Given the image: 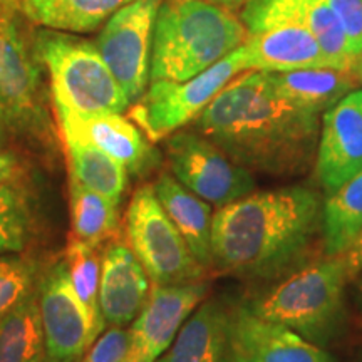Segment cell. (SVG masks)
I'll list each match as a JSON object with an SVG mask.
<instances>
[{"label":"cell","mask_w":362,"mask_h":362,"mask_svg":"<svg viewBox=\"0 0 362 362\" xmlns=\"http://www.w3.org/2000/svg\"><path fill=\"white\" fill-rule=\"evenodd\" d=\"M322 112L285 98L264 71L230 81L193 121L210 139L252 173L296 176L315 163Z\"/></svg>","instance_id":"cell-1"},{"label":"cell","mask_w":362,"mask_h":362,"mask_svg":"<svg viewBox=\"0 0 362 362\" xmlns=\"http://www.w3.org/2000/svg\"><path fill=\"white\" fill-rule=\"evenodd\" d=\"M324 200L314 189L291 185L218 208L211 223L214 267L252 280H279L307 264L322 233Z\"/></svg>","instance_id":"cell-2"},{"label":"cell","mask_w":362,"mask_h":362,"mask_svg":"<svg viewBox=\"0 0 362 362\" xmlns=\"http://www.w3.org/2000/svg\"><path fill=\"white\" fill-rule=\"evenodd\" d=\"M245 40V24L228 8L200 0H165L153 35L149 83L192 79Z\"/></svg>","instance_id":"cell-3"},{"label":"cell","mask_w":362,"mask_h":362,"mask_svg":"<svg viewBox=\"0 0 362 362\" xmlns=\"http://www.w3.org/2000/svg\"><path fill=\"white\" fill-rule=\"evenodd\" d=\"M341 257L307 262L247 304L253 314L285 325L317 346H327L346 319L349 282Z\"/></svg>","instance_id":"cell-4"},{"label":"cell","mask_w":362,"mask_h":362,"mask_svg":"<svg viewBox=\"0 0 362 362\" xmlns=\"http://www.w3.org/2000/svg\"><path fill=\"white\" fill-rule=\"evenodd\" d=\"M35 57L51 74L54 104L83 116L128 110L131 103L94 44L47 29L37 34Z\"/></svg>","instance_id":"cell-5"},{"label":"cell","mask_w":362,"mask_h":362,"mask_svg":"<svg viewBox=\"0 0 362 362\" xmlns=\"http://www.w3.org/2000/svg\"><path fill=\"white\" fill-rule=\"evenodd\" d=\"M240 19L247 27L245 47L250 71L287 72L330 67L305 24L300 0H248Z\"/></svg>","instance_id":"cell-6"},{"label":"cell","mask_w":362,"mask_h":362,"mask_svg":"<svg viewBox=\"0 0 362 362\" xmlns=\"http://www.w3.org/2000/svg\"><path fill=\"white\" fill-rule=\"evenodd\" d=\"M245 71H250V62L243 44L192 79L153 81L134 103L131 117L149 141H161L197 119L216 94Z\"/></svg>","instance_id":"cell-7"},{"label":"cell","mask_w":362,"mask_h":362,"mask_svg":"<svg viewBox=\"0 0 362 362\" xmlns=\"http://www.w3.org/2000/svg\"><path fill=\"white\" fill-rule=\"evenodd\" d=\"M126 238L155 285L200 280L205 267L194 259L173 221L158 200L153 183L141 185L126 211Z\"/></svg>","instance_id":"cell-8"},{"label":"cell","mask_w":362,"mask_h":362,"mask_svg":"<svg viewBox=\"0 0 362 362\" xmlns=\"http://www.w3.org/2000/svg\"><path fill=\"white\" fill-rule=\"evenodd\" d=\"M166 158L171 175L210 205H230L255 189L252 171L194 129L168 136Z\"/></svg>","instance_id":"cell-9"},{"label":"cell","mask_w":362,"mask_h":362,"mask_svg":"<svg viewBox=\"0 0 362 362\" xmlns=\"http://www.w3.org/2000/svg\"><path fill=\"white\" fill-rule=\"evenodd\" d=\"M163 0H133L116 11L99 34L96 47L129 103L148 89L153 35Z\"/></svg>","instance_id":"cell-10"},{"label":"cell","mask_w":362,"mask_h":362,"mask_svg":"<svg viewBox=\"0 0 362 362\" xmlns=\"http://www.w3.org/2000/svg\"><path fill=\"white\" fill-rule=\"evenodd\" d=\"M0 123L34 138L49 129L37 64L27 51L19 25L6 11H0Z\"/></svg>","instance_id":"cell-11"},{"label":"cell","mask_w":362,"mask_h":362,"mask_svg":"<svg viewBox=\"0 0 362 362\" xmlns=\"http://www.w3.org/2000/svg\"><path fill=\"white\" fill-rule=\"evenodd\" d=\"M47 362H78L101 334L74 285L66 259L49 267L37 288Z\"/></svg>","instance_id":"cell-12"},{"label":"cell","mask_w":362,"mask_h":362,"mask_svg":"<svg viewBox=\"0 0 362 362\" xmlns=\"http://www.w3.org/2000/svg\"><path fill=\"white\" fill-rule=\"evenodd\" d=\"M208 284L202 280L155 285L129 330L126 362H156L173 344L181 325L205 300Z\"/></svg>","instance_id":"cell-13"},{"label":"cell","mask_w":362,"mask_h":362,"mask_svg":"<svg viewBox=\"0 0 362 362\" xmlns=\"http://www.w3.org/2000/svg\"><path fill=\"white\" fill-rule=\"evenodd\" d=\"M54 107L62 138L93 144L119 161L129 175L144 176L160 166L161 155L148 136L119 112L83 116L59 104Z\"/></svg>","instance_id":"cell-14"},{"label":"cell","mask_w":362,"mask_h":362,"mask_svg":"<svg viewBox=\"0 0 362 362\" xmlns=\"http://www.w3.org/2000/svg\"><path fill=\"white\" fill-rule=\"evenodd\" d=\"M314 166L325 197L362 171V89L322 115Z\"/></svg>","instance_id":"cell-15"},{"label":"cell","mask_w":362,"mask_h":362,"mask_svg":"<svg viewBox=\"0 0 362 362\" xmlns=\"http://www.w3.org/2000/svg\"><path fill=\"white\" fill-rule=\"evenodd\" d=\"M230 352L245 362H334L322 347L262 319L247 304L230 310Z\"/></svg>","instance_id":"cell-16"},{"label":"cell","mask_w":362,"mask_h":362,"mask_svg":"<svg viewBox=\"0 0 362 362\" xmlns=\"http://www.w3.org/2000/svg\"><path fill=\"white\" fill-rule=\"evenodd\" d=\"M151 280L128 243L115 240L103 253L99 307L107 324L126 325L146 304Z\"/></svg>","instance_id":"cell-17"},{"label":"cell","mask_w":362,"mask_h":362,"mask_svg":"<svg viewBox=\"0 0 362 362\" xmlns=\"http://www.w3.org/2000/svg\"><path fill=\"white\" fill-rule=\"evenodd\" d=\"M230 354V310L203 300L156 362H225Z\"/></svg>","instance_id":"cell-18"},{"label":"cell","mask_w":362,"mask_h":362,"mask_svg":"<svg viewBox=\"0 0 362 362\" xmlns=\"http://www.w3.org/2000/svg\"><path fill=\"white\" fill-rule=\"evenodd\" d=\"M155 193L173 221L189 250L205 269L214 267L211 259V205L185 188L173 175L163 171L153 183Z\"/></svg>","instance_id":"cell-19"},{"label":"cell","mask_w":362,"mask_h":362,"mask_svg":"<svg viewBox=\"0 0 362 362\" xmlns=\"http://www.w3.org/2000/svg\"><path fill=\"white\" fill-rule=\"evenodd\" d=\"M269 74L272 83L285 98L319 112H325L336 106L344 96L359 86V81L351 69L320 67Z\"/></svg>","instance_id":"cell-20"},{"label":"cell","mask_w":362,"mask_h":362,"mask_svg":"<svg viewBox=\"0 0 362 362\" xmlns=\"http://www.w3.org/2000/svg\"><path fill=\"white\" fill-rule=\"evenodd\" d=\"M133 0H22V11L35 24L62 33H93Z\"/></svg>","instance_id":"cell-21"},{"label":"cell","mask_w":362,"mask_h":362,"mask_svg":"<svg viewBox=\"0 0 362 362\" xmlns=\"http://www.w3.org/2000/svg\"><path fill=\"white\" fill-rule=\"evenodd\" d=\"M45 341L37 288L0 319V362H44Z\"/></svg>","instance_id":"cell-22"},{"label":"cell","mask_w":362,"mask_h":362,"mask_svg":"<svg viewBox=\"0 0 362 362\" xmlns=\"http://www.w3.org/2000/svg\"><path fill=\"white\" fill-rule=\"evenodd\" d=\"M362 228V171L325 197L322 205V250L325 257L346 252Z\"/></svg>","instance_id":"cell-23"},{"label":"cell","mask_w":362,"mask_h":362,"mask_svg":"<svg viewBox=\"0 0 362 362\" xmlns=\"http://www.w3.org/2000/svg\"><path fill=\"white\" fill-rule=\"evenodd\" d=\"M62 139L69 163V178L119 205L128 187V170L93 144L71 138Z\"/></svg>","instance_id":"cell-24"},{"label":"cell","mask_w":362,"mask_h":362,"mask_svg":"<svg viewBox=\"0 0 362 362\" xmlns=\"http://www.w3.org/2000/svg\"><path fill=\"white\" fill-rule=\"evenodd\" d=\"M72 237L98 248L117 232V203L69 178Z\"/></svg>","instance_id":"cell-25"},{"label":"cell","mask_w":362,"mask_h":362,"mask_svg":"<svg viewBox=\"0 0 362 362\" xmlns=\"http://www.w3.org/2000/svg\"><path fill=\"white\" fill-rule=\"evenodd\" d=\"M304 21L334 69H351L354 52L327 0H300Z\"/></svg>","instance_id":"cell-26"},{"label":"cell","mask_w":362,"mask_h":362,"mask_svg":"<svg viewBox=\"0 0 362 362\" xmlns=\"http://www.w3.org/2000/svg\"><path fill=\"white\" fill-rule=\"evenodd\" d=\"M33 225V203L27 189L16 181L0 185V255L24 250Z\"/></svg>","instance_id":"cell-27"},{"label":"cell","mask_w":362,"mask_h":362,"mask_svg":"<svg viewBox=\"0 0 362 362\" xmlns=\"http://www.w3.org/2000/svg\"><path fill=\"white\" fill-rule=\"evenodd\" d=\"M64 259L76 293L84 304L90 319L94 320V324L103 332L106 320H104L101 307H99L101 259H99L96 248L86 245L81 240L71 237Z\"/></svg>","instance_id":"cell-28"},{"label":"cell","mask_w":362,"mask_h":362,"mask_svg":"<svg viewBox=\"0 0 362 362\" xmlns=\"http://www.w3.org/2000/svg\"><path fill=\"white\" fill-rule=\"evenodd\" d=\"M37 267L22 257L0 259V319L35 288Z\"/></svg>","instance_id":"cell-29"},{"label":"cell","mask_w":362,"mask_h":362,"mask_svg":"<svg viewBox=\"0 0 362 362\" xmlns=\"http://www.w3.org/2000/svg\"><path fill=\"white\" fill-rule=\"evenodd\" d=\"M129 347V330L112 325L103 330L84 356L83 362H126Z\"/></svg>","instance_id":"cell-30"},{"label":"cell","mask_w":362,"mask_h":362,"mask_svg":"<svg viewBox=\"0 0 362 362\" xmlns=\"http://www.w3.org/2000/svg\"><path fill=\"white\" fill-rule=\"evenodd\" d=\"M349 40L351 51H362V0H327Z\"/></svg>","instance_id":"cell-31"},{"label":"cell","mask_w":362,"mask_h":362,"mask_svg":"<svg viewBox=\"0 0 362 362\" xmlns=\"http://www.w3.org/2000/svg\"><path fill=\"white\" fill-rule=\"evenodd\" d=\"M339 257H341L344 265H346L349 279L354 280L362 272V228L356 235V238L352 240L351 245L346 248V252Z\"/></svg>","instance_id":"cell-32"},{"label":"cell","mask_w":362,"mask_h":362,"mask_svg":"<svg viewBox=\"0 0 362 362\" xmlns=\"http://www.w3.org/2000/svg\"><path fill=\"white\" fill-rule=\"evenodd\" d=\"M22 173V165L13 153L0 151V185L12 183Z\"/></svg>","instance_id":"cell-33"},{"label":"cell","mask_w":362,"mask_h":362,"mask_svg":"<svg viewBox=\"0 0 362 362\" xmlns=\"http://www.w3.org/2000/svg\"><path fill=\"white\" fill-rule=\"evenodd\" d=\"M200 2H206V4H211V6H218V7L228 8V11L232 12H237L245 7L248 0H200Z\"/></svg>","instance_id":"cell-34"},{"label":"cell","mask_w":362,"mask_h":362,"mask_svg":"<svg viewBox=\"0 0 362 362\" xmlns=\"http://www.w3.org/2000/svg\"><path fill=\"white\" fill-rule=\"evenodd\" d=\"M351 72L356 76V79L359 81V84H362V51L357 54L351 64Z\"/></svg>","instance_id":"cell-35"},{"label":"cell","mask_w":362,"mask_h":362,"mask_svg":"<svg viewBox=\"0 0 362 362\" xmlns=\"http://www.w3.org/2000/svg\"><path fill=\"white\" fill-rule=\"evenodd\" d=\"M354 297H356V304L359 307V312L362 314V272L357 277L354 279Z\"/></svg>","instance_id":"cell-36"},{"label":"cell","mask_w":362,"mask_h":362,"mask_svg":"<svg viewBox=\"0 0 362 362\" xmlns=\"http://www.w3.org/2000/svg\"><path fill=\"white\" fill-rule=\"evenodd\" d=\"M6 128H4L2 123H0V151H2V148L6 146Z\"/></svg>","instance_id":"cell-37"},{"label":"cell","mask_w":362,"mask_h":362,"mask_svg":"<svg viewBox=\"0 0 362 362\" xmlns=\"http://www.w3.org/2000/svg\"><path fill=\"white\" fill-rule=\"evenodd\" d=\"M225 362H245V361H242V359H238V357H235L232 352H230L228 354V357H226V361Z\"/></svg>","instance_id":"cell-38"}]
</instances>
